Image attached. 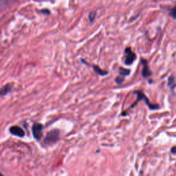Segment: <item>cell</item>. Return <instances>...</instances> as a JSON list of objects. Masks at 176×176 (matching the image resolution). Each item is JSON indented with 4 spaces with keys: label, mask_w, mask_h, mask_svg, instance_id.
<instances>
[{
    "label": "cell",
    "mask_w": 176,
    "mask_h": 176,
    "mask_svg": "<svg viewBox=\"0 0 176 176\" xmlns=\"http://www.w3.org/2000/svg\"><path fill=\"white\" fill-rule=\"evenodd\" d=\"M134 94H136L138 98H137L136 103H134V105L133 106H132V107H134L136 106L137 103L140 102V100H144L145 101V103H146L147 105L149 107L150 110H158L159 108H160V106H159L158 105H152V104L149 102V99L146 97V96L144 95V93H143V92H141V91H135V92H134Z\"/></svg>",
    "instance_id": "1"
},
{
    "label": "cell",
    "mask_w": 176,
    "mask_h": 176,
    "mask_svg": "<svg viewBox=\"0 0 176 176\" xmlns=\"http://www.w3.org/2000/svg\"><path fill=\"white\" fill-rule=\"evenodd\" d=\"M59 132L58 130H52L50 131L47 135L45 139V143L46 144H52L55 143L59 139Z\"/></svg>",
    "instance_id": "2"
},
{
    "label": "cell",
    "mask_w": 176,
    "mask_h": 176,
    "mask_svg": "<svg viewBox=\"0 0 176 176\" xmlns=\"http://www.w3.org/2000/svg\"><path fill=\"white\" fill-rule=\"evenodd\" d=\"M125 53H126V58H125V64L127 66H130L136 59V54L131 51L130 48H127L125 49Z\"/></svg>",
    "instance_id": "3"
},
{
    "label": "cell",
    "mask_w": 176,
    "mask_h": 176,
    "mask_svg": "<svg viewBox=\"0 0 176 176\" xmlns=\"http://www.w3.org/2000/svg\"><path fill=\"white\" fill-rule=\"evenodd\" d=\"M43 125L40 123H35L32 126L33 136L37 140H39L42 136Z\"/></svg>",
    "instance_id": "4"
},
{
    "label": "cell",
    "mask_w": 176,
    "mask_h": 176,
    "mask_svg": "<svg viewBox=\"0 0 176 176\" xmlns=\"http://www.w3.org/2000/svg\"><path fill=\"white\" fill-rule=\"evenodd\" d=\"M10 132L14 136H18V137H23L24 136V131L22 130L21 127L18 126H12L10 128Z\"/></svg>",
    "instance_id": "5"
},
{
    "label": "cell",
    "mask_w": 176,
    "mask_h": 176,
    "mask_svg": "<svg viewBox=\"0 0 176 176\" xmlns=\"http://www.w3.org/2000/svg\"><path fill=\"white\" fill-rule=\"evenodd\" d=\"M141 62L143 65V72H142V75H143L144 78H147L151 76L152 72L147 65L148 63L147 61L145 59H141Z\"/></svg>",
    "instance_id": "6"
},
{
    "label": "cell",
    "mask_w": 176,
    "mask_h": 176,
    "mask_svg": "<svg viewBox=\"0 0 176 176\" xmlns=\"http://www.w3.org/2000/svg\"><path fill=\"white\" fill-rule=\"evenodd\" d=\"M175 83V79L174 77L173 76H170L168 79V86H171V88L172 90L174 89V87L176 86V85L174 84Z\"/></svg>",
    "instance_id": "7"
},
{
    "label": "cell",
    "mask_w": 176,
    "mask_h": 176,
    "mask_svg": "<svg viewBox=\"0 0 176 176\" xmlns=\"http://www.w3.org/2000/svg\"><path fill=\"white\" fill-rule=\"evenodd\" d=\"M119 73L121 74L122 76H128L130 74V70L123 68V67H120L119 68Z\"/></svg>",
    "instance_id": "8"
},
{
    "label": "cell",
    "mask_w": 176,
    "mask_h": 176,
    "mask_svg": "<svg viewBox=\"0 0 176 176\" xmlns=\"http://www.w3.org/2000/svg\"><path fill=\"white\" fill-rule=\"evenodd\" d=\"M94 70H95L96 72L99 73V74H100V75L105 76V75H106V74H108V72H106V71H103V70H102L101 69H100L99 67H98V66H94Z\"/></svg>",
    "instance_id": "9"
},
{
    "label": "cell",
    "mask_w": 176,
    "mask_h": 176,
    "mask_svg": "<svg viewBox=\"0 0 176 176\" xmlns=\"http://www.w3.org/2000/svg\"><path fill=\"white\" fill-rule=\"evenodd\" d=\"M10 90H11V87H10V86H8H8H5V87L2 88L0 94H1L2 95V94H3V95H4V94H6V93H8L9 92Z\"/></svg>",
    "instance_id": "10"
},
{
    "label": "cell",
    "mask_w": 176,
    "mask_h": 176,
    "mask_svg": "<svg viewBox=\"0 0 176 176\" xmlns=\"http://www.w3.org/2000/svg\"><path fill=\"white\" fill-rule=\"evenodd\" d=\"M169 14H170V15L173 17L174 19H176V6L171 10L170 13H169Z\"/></svg>",
    "instance_id": "11"
},
{
    "label": "cell",
    "mask_w": 176,
    "mask_h": 176,
    "mask_svg": "<svg viewBox=\"0 0 176 176\" xmlns=\"http://www.w3.org/2000/svg\"><path fill=\"white\" fill-rule=\"evenodd\" d=\"M125 81V78L123 76H118L116 79V82L118 84H120Z\"/></svg>",
    "instance_id": "12"
},
{
    "label": "cell",
    "mask_w": 176,
    "mask_h": 176,
    "mask_svg": "<svg viewBox=\"0 0 176 176\" xmlns=\"http://www.w3.org/2000/svg\"><path fill=\"white\" fill-rule=\"evenodd\" d=\"M95 15H96V13L95 12H91L90 14V22H92L94 19L95 18Z\"/></svg>",
    "instance_id": "13"
},
{
    "label": "cell",
    "mask_w": 176,
    "mask_h": 176,
    "mask_svg": "<svg viewBox=\"0 0 176 176\" xmlns=\"http://www.w3.org/2000/svg\"><path fill=\"white\" fill-rule=\"evenodd\" d=\"M171 151L173 152V153H175V152H176V147H174V148H173Z\"/></svg>",
    "instance_id": "14"
},
{
    "label": "cell",
    "mask_w": 176,
    "mask_h": 176,
    "mask_svg": "<svg viewBox=\"0 0 176 176\" xmlns=\"http://www.w3.org/2000/svg\"><path fill=\"white\" fill-rule=\"evenodd\" d=\"M0 176H4V175H3L1 174V173H0Z\"/></svg>",
    "instance_id": "15"
}]
</instances>
